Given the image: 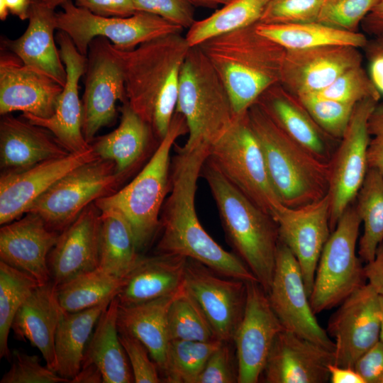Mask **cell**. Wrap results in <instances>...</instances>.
Returning <instances> with one entry per match:
<instances>
[{
    "label": "cell",
    "mask_w": 383,
    "mask_h": 383,
    "mask_svg": "<svg viewBox=\"0 0 383 383\" xmlns=\"http://www.w3.org/2000/svg\"><path fill=\"white\" fill-rule=\"evenodd\" d=\"M209 147L200 144L187 148L174 145L170 189L160 213L162 234L156 253L180 255L197 260L223 276L257 282L234 252L225 250L209 235L198 218L195 209L197 182Z\"/></svg>",
    "instance_id": "6da1fadb"
},
{
    "label": "cell",
    "mask_w": 383,
    "mask_h": 383,
    "mask_svg": "<svg viewBox=\"0 0 383 383\" xmlns=\"http://www.w3.org/2000/svg\"><path fill=\"white\" fill-rule=\"evenodd\" d=\"M190 48L185 36L177 33L147 41L132 50H118L128 104L159 142L175 113L180 71Z\"/></svg>",
    "instance_id": "7a4b0ae2"
},
{
    "label": "cell",
    "mask_w": 383,
    "mask_h": 383,
    "mask_svg": "<svg viewBox=\"0 0 383 383\" xmlns=\"http://www.w3.org/2000/svg\"><path fill=\"white\" fill-rule=\"evenodd\" d=\"M255 25L211 38L198 45L226 87L236 115L280 83L287 50L260 34Z\"/></svg>",
    "instance_id": "3957f363"
},
{
    "label": "cell",
    "mask_w": 383,
    "mask_h": 383,
    "mask_svg": "<svg viewBox=\"0 0 383 383\" xmlns=\"http://www.w3.org/2000/svg\"><path fill=\"white\" fill-rule=\"evenodd\" d=\"M200 176L209 185L229 245L267 293L279 242L277 223L234 187L208 158Z\"/></svg>",
    "instance_id": "277c9868"
},
{
    "label": "cell",
    "mask_w": 383,
    "mask_h": 383,
    "mask_svg": "<svg viewBox=\"0 0 383 383\" xmlns=\"http://www.w3.org/2000/svg\"><path fill=\"white\" fill-rule=\"evenodd\" d=\"M247 116L272 187L283 204L296 208L328 194L330 162L320 160L292 139L257 102L249 107Z\"/></svg>",
    "instance_id": "5b68a950"
},
{
    "label": "cell",
    "mask_w": 383,
    "mask_h": 383,
    "mask_svg": "<svg viewBox=\"0 0 383 383\" xmlns=\"http://www.w3.org/2000/svg\"><path fill=\"white\" fill-rule=\"evenodd\" d=\"M184 117L175 111L166 135L140 172L123 188L98 199L100 210L114 209L129 223L138 251L160 231V217L170 189L171 150L178 138L188 133Z\"/></svg>",
    "instance_id": "8992f818"
},
{
    "label": "cell",
    "mask_w": 383,
    "mask_h": 383,
    "mask_svg": "<svg viewBox=\"0 0 383 383\" xmlns=\"http://www.w3.org/2000/svg\"><path fill=\"white\" fill-rule=\"evenodd\" d=\"M175 111L187 124V148L212 145L237 116L226 87L198 46L189 48L182 64Z\"/></svg>",
    "instance_id": "52a82bcc"
},
{
    "label": "cell",
    "mask_w": 383,
    "mask_h": 383,
    "mask_svg": "<svg viewBox=\"0 0 383 383\" xmlns=\"http://www.w3.org/2000/svg\"><path fill=\"white\" fill-rule=\"evenodd\" d=\"M361 220L347 208L326 243L316 267L309 301L315 314L340 305L366 284L357 243Z\"/></svg>",
    "instance_id": "ba28073f"
},
{
    "label": "cell",
    "mask_w": 383,
    "mask_h": 383,
    "mask_svg": "<svg viewBox=\"0 0 383 383\" xmlns=\"http://www.w3.org/2000/svg\"><path fill=\"white\" fill-rule=\"evenodd\" d=\"M207 158L234 187L270 215L281 202L247 111L237 115L226 133L210 145Z\"/></svg>",
    "instance_id": "9c48e42d"
},
{
    "label": "cell",
    "mask_w": 383,
    "mask_h": 383,
    "mask_svg": "<svg viewBox=\"0 0 383 383\" xmlns=\"http://www.w3.org/2000/svg\"><path fill=\"white\" fill-rule=\"evenodd\" d=\"M61 7L56 14L57 29L65 33L84 55L96 37L107 38L119 50L129 51L161 36L182 33L184 29L147 12L137 11L128 17H104L76 6L72 0Z\"/></svg>",
    "instance_id": "30bf717a"
},
{
    "label": "cell",
    "mask_w": 383,
    "mask_h": 383,
    "mask_svg": "<svg viewBox=\"0 0 383 383\" xmlns=\"http://www.w3.org/2000/svg\"><path fill=\"white\" fill-rule=\"evenodd\" d=\"M122 182L112 161L96 157L63 176L26 213H38L50 229L60 233L89 204L116 192Z\"/></svg>",
    "instance_id": "8fae6325"
},
{
    "label": "cell",
    "mask_w": 383,
    "mask_h": 383,
    "mask_svg": "<svg viewBox=\"0 0 383 383\" xmlns=\"http://www.w3.org/2000/svg\"><path fill=\"white\" fill-rule=\"evenodd\" d=\"M82 99V133L88 143L117 116L116 103L128 102L118 49L106 38H94L88 48Z\"/></svg>",
    "instance_id": "7c38bea8"
},
{
    "label": "cell",
    "mask_w": 383,
    "mask_h": 383,
    "mask_svg": "<svg viewBox=\"0 0 383 383\" xmlns=\"http://www.w3.org/2000/svg\"><path fill=\"white\" fill-rule=\"evenodd\" d=\"M366 99L355 104L347 128L330 160V227L331 232L351 205L368 170V119L378 104Z\"/></svg>",
    "instance_id": "4fadbf2b"
},
{
    "label": "cell",
    "mask_w": 383,
    "mask_h": 383,
    "mask_svg": "<svg viewBox=\"0 0 383 383\" xmlns=\"http://www.w3.org/2000/svg\"><path fill=\"white\" fill-rule=\"evenodd\" d=\"M267 294L284 330L334 351V341L320 326L312 311L299 265L280 240L272 280Z\"/></svg>",
    "instance_id": "5bb4252c"
},
{
    "label": "cell",
    "mask_w": 383,
    "mask_h": 383,
    "mask_svg": "<svg viewBox=\"0 0 383 383\" xmlns=\"http://www.w3.org/2000/svg\"><path fill=\"white\" fill-rule=\"evenodd\" d=\"M184 288L217 338L233 341L245 308L246 282L223 276L203 263L187 258Z\"/></svg>",
    "instance_id": "9a60e30c"
},
{
    "label": "cell",
    "mask_w": 383,
    "mask_h": 383,
    "mask_svg": "<svg viewBox=\"0 0 383 383\" xmlns=\"http://www.w3.org/2000/svg\"><path fill=\"white\" fill-rule=\"evenodd\" d=\"M381 319L379 295L368 283L347 297L331 316L326 330L335 340L333 364L353 368L379 340Z\"/></svg>",
    "instance_id": "2e32d148"
},
{
    "label": "cell",
    "mask_w": 383,
    "mask_h": 383,
    "mask_svg": "<svg viewBox=\"0 0 383 383\" xmlns=\"http://www.w3.org/2000/svg\"><path fill=\"white\" fill-rule=\"evenodd\" d=\"M271 216L277 224L279 240L296 257L309 297L316 267L331 230L330 198L296 208L277 204Z\"/></svg>",
    "instance_id": "e0dca14e"
},
{
    "label": "cell",
    "mask_w": 383,
    "mask_h": 383,
    "mask_svg": "<svg viewBox=\"0 0 383 383\" xmlns=\"http://www.w3.org/2000/svg\"><path fill=\"white\" fill-rule=\"evenodd\" d=\"M243 318L233 342L238 362V383H257L277 334L284 330L267 294L257 281L246 282Z\"/></svg>",
    "instance_id": "ac0fdd59"
},
{
    "label": "cell",
    "mask_w": 383,
    "mask_h": 383,
    "mask_svg": "<svg viewBox=\"0 0 383 383\" xmlns=\"http://www.w3.org/2000/svg\"><path fill=\"white\" fill-rule=\"evenodd\" d=\"M55 39L65 66L67 79L55 112L46 118L28 113L22 116L48 130L69 152H80L91 148L82 133V106L79 96V82L85 72L87 56L78 51L65 33L58 30Z\"/></svg>",
    "instance_id": "d6986e66"
},
{
    "label": "cell",
    "mask_w": 383,
    "mask_h": 383,
    "mask_svg": "<svg viewBox=\"0 0 383 383\" xmlns=\"http://www.w3.org/2000/svg\"><path fill=\"white\" fill-rule=\"evenodd\" d=\"M98 157L91 148L80 152L41 162L15 172H1L0 224L26 213L31 204L63 176L78 166Z\"/></svg>",
    "instance_id": "ffe728a7"
},
{
    "label": "cell",
    "mask_w": 383,
    "mask_h": 383,
    "mask_svg": "<svg viewBox=\"0 0 383 383\" xmlns=\"http://www.w3.org/2000/svg\"><path fill=\"white\" fill-rule=\"evenodd\" d=\"M362 62L361 52L351 46L287 50L280 83L297 96L315 94Z\"/></svg>",
    "instance_id": "44dd1931"
},
{
    "label": "cell",
    "mask_w": 383,
    "mask_h": 383,
    "mask_svg": "<svg viewBox=\"0 0 383 383\" xmlns=\"http://www.w3.org/2000/svg\"><path fill=\"white\" fill-rule=\"evenodd\" d=\"M333 352L282 330L276 336L261 377L266 383H326Z\"/></svg>",
    "instance_id": "7402d4cb"
},
{
    "label": "cell",
    "mask_w": 383,
    "mask_h": 383,
    "mask_svg": "<svg viewBox=\"0 0 383 383\" xmlns=\"http://www.w3.org/2000/svg\"><path fill=\"white\" fill-rule=\"evenodd\" d=\"M63 87L45 73L24 65L19 58L1 55L0 114L21 111L39 118L55 112Z\"/></svg>",
    "instance_id": "603a6c76"
},
{
    "label": "cell",
    "mask_w": 383,
    "mask_h": 383,
    "mask_svg": "<svg viewBox=\"0 0 383 383\" xmlns=\"http://www.w3.org/2000/svg\"><path fill=\"white\" fill-rule=\"evenodd\" d=\"M60 233L38 213L28 212L0 229L1 261L22 271L40 284L51 280L48 256Z\"/></svg>",
    "instance_id": "cb8c5ba5"
},
{
    "label": "cell",
    "mask_w": 383,
    "mask_h": 383,
    "mask_svg": "<svg viewBox=\"0 0 383 383\" xmlns=\"http://www.w3.org/2000/svg\"><path fill=\"white\" fill-rule=\"evenodd\" d=\"M101 211L94 203L59 234L48 256L51 280L57 287L99 265Z\"/></svg>",
    "instance_id": "d4e9b609"
},
{
    "label": "cell",
    "mask_w": 383,
    "mask_h": 383,
    "mask_svg": "<svg viewBox=\"0 0 383 383\" xmlns=\"http://www.w3.org/2000/svg\"><path fill=\"white\" fill-rule=\"evenodd\" d=\"M256 102L292 139L320 160L330 162L340 140L316 123L297 96L277 83L266 89Z\"/></svg>",
    "instance_id": "484cf974"
},
{
    "label": "cell",
    "mask_w": 383,
    "mask_h": 383,
    "mask_svg": "<svg viewBox=\"0 0 383 383\" xmlns=\"http://www.w3.org/2000/svg\"><path fill=\"white\" fill-rule=\"evenodd\" d=\"M70 153L48 130L9 113L2 116L0 121L2 172H19Z\"/></svg>",
    "instance_id": "4316f807"
},
{
    "label": "cell",
    "mask_w": 383,
    "mask_h": 383,
    "mask_svg": "<svg viewBox=\"0 0 383 383\" xmlns=\"http://www.w3.org/2000/svg\"><path fill=\"white\" fill-rule=\"evenodd\" d=\"M56 14L55 10L32 2L25 32L15 40L7 39L4 44L24 65L45 73L64 87L67 72L55 41Z\"/></svg>",
    "instance_id": "83f0119b"
},
{
    "label": "cell",
    "mask_w": 383,
    "mask_h": 383,
    "mask_svg": "<svg viewBox=\"0 0 383 383\" xmlns=\"http://www.w3.org/2000/svg\"><path fill=\"white\" fill-rule=\"evenodd\" d=\"M63 313L57 298V286L50 280L40 284L33 292L18 311L11 328L18 339L28 340L38 348L46 365L55 372V333Z\"/></svg>",
    "instance_id": "f1b7e54d"
},
{
    "label": "cell",
    "mask_w": 383,
    "mask_h": 383,
    "mask_svg": "<svg viewBox=\"0 0 383 383\" xmlns=\"http://www.w3.org/2000/svg\"><path fill=\"white\" fill-rule=\"evenodd\" d=\"M187 261L174 255L141 256L123 279L117 295L119 304L135 305L177 293L184 286Z\"/></svg>",
    "instance_id": "f546056e"
},
{
    "label": "cell",
    "mask_w": 383,
    "mask_h": 383,
    "mask_svg": "<svg viewBox=\"0 0 383 383\" xmlns=\"http://www.w3.org/2000/svg\"><path fill=\"white\" fill-rule=\"evenodd\" d=\"M119 111L118 126L108 134L96 137L90 145L98 157L114 163L116 174L123 180L143 160L154 135L128 102Z\"/></svg>",
    "instance_id": "4dcf8cb0"
},
{
    "label": "cell",
    "mask_w": 383,
    "mask_h": 383,
    "mask_svg": "<svg viewBox=\"0 0 383 383\" xmlns=\"http://www.w3.org/2000/svg\"><path fill=\"white\" fill-rule=\"evenodd\" d=\"M118 306L116 296L97 321L86 346L82 364V367L93 365L98 369L104 383L134 382L126 353L119 338Z\"/></svg>",
    "instance_id": "1f68e13d"
},
{
    "label": "cell",
    "mask_w": 383,
    "mask_h": 383,
    "mask_svg": "<svg viewBox=\"0 0 383 383\" xmlns=\"http://www.w3.org/2000/svg\"><path fill=\"white\" fill-rule=\"evenodd\" d=\"M183 287L172 295L138 304H119L118 306V330L133 335L147 348L160 374L165 366L170 342L167 331L169 309Z\"/></svg>",
    "instance_id": "d6a6232c"
},
{
    "label": "cell",
    "mask_w": 383,
    "mask_h": 383,
    "mask_svg": "<svg viewBox=\"0 0 383 383\" xmlns=\"http://www.w3.org/2000/svg\"><path fill=\"white\" fill-rule=\"evenodd\" d=\"M111 301L80 311H64L55 338V372L70 382L79 372L87 343L97 321Z\"/></svg>",
    "instance_id": "836d02e7"
},
{
    "label": "cell",
    "mask_w": 383,
    "mask_h": 383,
    "mask_svg": "<svg viewBox=\"0 0 383 383\" xmlns=\"http://www.w3.org/2000/svg\"><path fill=\"white\" fill-rule=\"evenodd\" d=\"M256 30L286 50H303L323 46L365 48L368 40L360 32H351L318 21L265 24L257 23Z\"/></svg>",
    "instance_id": "e575fe53"
},
{
    "label": "cell",
    "mask_w": 383,
    "mask_h": 383,
    "mask_svg": "<svg viewBox=\"0 0 383 383\" xmlns=\"http://www.w3.org/2000/svg\"><path fill=\"white\" fill-rule=\"evenodd\" d=\"M101 211L99 267L124 279L140 258L133 231L126 218L118 211Z\"/></svg>",
    "instance_id": "d590c367"
},
{
    "label": "cell",
    "mask_w": 383,
    "mask_h": 383,
    "mask_svg": "<svg viewBox=\"0 0 383 383\" xmlns=\"http://www.w3.org/2000/svg\"><path fill=\"white\" fill-rule=\"evenodd\" d=\"M355 210L363 223L357 254L362 262L372 260L383 240V175L368 168L355 197Z\"/></svg>",
    "instance_id": "8d00e7d4"
},
{
    "label": "cell",
    "mask_w": 383,
    "mask_h": 383,
    "mask_svg": "<svg viewBox=\"0 0 383 383\" xmlns=\"http://www.w3.org/2000/svg\"><path fill=\"white\" fill-rule=\"evenodd\" d=\"M270 1L233 0L210 16L196 20L185 38L190 47H195L211 38L255 25Z\"/></svg>",
    "instance_id": "74e56055"
},
{
    "label": "cell",
    "mask_w": 383,
    "mask_h": 383,
    "mask_svg": "<svg viewBox=\"0 0 383 383\" xmlns=\"http://www.w3.org/2000/svg\"><path fill=\"white\" fill-rule=\"evenodd\" d=\"M123 281L97 267L57 286L58 301L65 312L91 309L115 298Z\"/></svg>",
    "instance_id": "f35d334b"
},
{
    "label": "cell",
    "mask_w": 383,
    "mask_h": 383,
    "mask_svg": "<svg viewBox=\"0 0 383 383\" xmlns=\"http://www.w3.org/2000/svg\"><path fill=\"white\" fill-rule=\"evenodd\" d=\"M40 284L26 273L0 260V357L11 360L9 335L14 318Z\"/></svg>",
    "instance_id": "ab89813d"
},
{
    "label": "cell",
    "mask_w": 383,
    "mask_h": 383,
    "mask_svg": "<svg viewBox=\"0 0 383 383\" xmlns=\"http://www.w3.org/2000/svg\"><path fill=\"white\" fill-rule=\"evenodd\" d=\"M221 340H170L166 353L163 382L197 383L203 369Z\"/></svg>",
    "instance_id": "60d3db41"
},
{
    "label": "cell",
    "mask_w": 383,
    "mask_h": 383,
    "mask_svg": "<svg viewBox=\"0 0 383 383\" xmlns=\"http://www.w3.org/2000/svg\"><path fill=\"white\" fill-rule=\"evenodd\" d=\"M167 331L170 340H218L202 311L184 287L169 309Z\"/></svg>",
    "instance_id": "b9f144b4"
},
{
    "label": "cell",
    "mask_w": 383,
    "mask_h": 383,
    "mask_svg": "<svg viewBox=\"0 0 383 383\" xmlns=\"http://www.w3.org/2000/svg\"><path fill=\"white\" fill-rule=\"evenodd\" d=\"M314 96L355 105L366 99L379 100L381 94L362 65L350 68Z\"/></svg>",
    "instance_id": "7bdbcfd3"
},
{
    "label": "cell",
    "mask_w": 383,
    "mask_h": 383,
    "mask_svg": "<svg viewBox=\"0 0 383 383\" xmlns=\"http://www.w3.org/2000/svg\"><path fill=\"white\" fill-rule=\"evenodd\" d=\"M298 97L316 123L328 135L340 140L347 128L355 105L323 99L313 94Z\"/></svg>",
    "instance_id": "ee69618b"
},
{
    "label": "cell",
    "mask_w": 383,
    "mask_h": 383,
    "mask_svg": "<svg viewBox=\"0 0 383 383\" xmlns=\"http://www.w3.org/2000/svg\"><path fill=\"white\" fill-rule=\"evenodd\" d=\"M379 0H324L317 21L336 28H357Z\"/></svg>",
    "instance_id": "f6af8a7d"
},
{
    "label": "cell",
    "mask_w": 383,
    "mask_h": 383,
    "mask_svg": "<svg viewBox=\"0 0 383 383\" xmlns=\"http://www.w3.org/2000/svg\"><path fill=\"white\" fill-rule=\"evenodd\" d=\"M324 0H270L259 23L289 24L317 21Z\"/></svg>",
    "instance_id": "bcb514c9"
},
{
    "label": "cell",
    "mask_w": 383,
    "mask_h": 383,
    "mask_svg": "<svg viewBox=\"0 0 383 383\" xmlns=\"http://www.w3.org/2000/svg\"><path fill=\"white\" fill-rule=\"evenodd\" d=\"M11 365L3 375L0 383H67L68 379L60 376L46 365L43 366L38 355L14 350Z\"/></svg>",
    "instance_id": "7dc6e473"
},
{
    "label": "cell",
    "mask_w": 383,
    "mask_h": 383,
    "mask_svg": "<svg viewBox=\"0 0 383 383\" xmlns=\"http://www.w3.org/2000/svg\"><path fill=\"white\" fill-rule=\"evenodd\" d=\"M118 333L132 370L134 382H163L159 369L147 348L133 335L119 330Z\"/></svg>",
    "instance_id": "c3c4849f"
},
{
    "label": "cell",
    "mask_w": 383,
    "mask_h": 383,
    "mask_svg": "<svg viewBox=\"0 0 383 383\" xmlns=\"http://www.w3.org/2000/svg\"><path fill=\"white\" fill-rule=\"evenodd\" d=\"M233 343L221 341L206 362L197 383L238 382V362Z\"/></svg>",
    "instance_id": "681fc988"
},
{
    "label": "cell",
    "mask_w": 383,
    "mask_h": 383,
    "mask_svg": "<svg viewBox=\"0 0 383 383\" xmlns=\"http://www.w3.org/2000/svg\"><path fill=\"white\" fill-rule=\"evenodd\" d=\"M136 12H147L189 28L196 21L191 0H133Z\"/></svg>",
    "instance_id": "f907efd6"
},
{
    "label": "cell",
    "mask_w": 383,
    "mask_h": 383,
    "mask_svg": "<svg viewBox=\"0 0 383 383\" xmlns=\"http://www.w3.org/2000/svg\"><path fill=\"white\" fill-rule=\"evenodd\" d=\"M370 142L367 150L368 168L383 175V104H377L367 122Z\"/></svg>",
    "instance_id": "816d5d0a"
},
{
    "label": "cell",
    "mask_w": 383,
    "mask_h": 383,
    "mask_svg": "<svg viewBox=\"0 0 383 383\" xmlns=\"http://www.w3.org/2000/svg\"><path fill=\"white\" fill-rule=\"evenodd\" d=\"M353 368L365 383H383V343L377 342L360 357Z\"/></svg>",
    "instance_id": "f5cc1de1"
},
{
    "label": "cell",
    "mask_w": 383,
    "mask_h": 383,
    "mask_svg": "<svg viewBox=\"0 0 383 383\" xmlns=\"http://www.w3.org/2000/svg\"><path fill=\"white\" fill-rule=\"evenodd\" d=\"M76 6L104 17H128L136 11L133 0H73Z\"/></svg>",
    "instance_id": "db71d44e"
},
{
    "label": "cell",
    "mask_w": 383,
    "mask_h": 383,
    "mask_svg": "<svg viewBox=\"0 0 383 383\" xmlns=\"http://www.w3.org/2000/svg\"><path fill=\"white\" fill-rule=\"evenodd\" d=\"M368 284L379 295L383 296V240L378 245L374 258L363 267Z\"/></svg>",
    "instance_id": "11a10c76"
},
{
    "label": "cell",
    "mask_w": 383,
    "mask_h": 383,
    "mask_svg": "<svg viewBox=\"0 0 383 383\" xmlns=\"http://www.w3.org/2000/svg\"><path fill=\"white\" fill-rule=\"evenodd\" d=\"M370 62L369 76L380 94H383V52L365 47Z\"/></svg>",
    "instance_id": "9f6ffc18"
},
{
    "label": "cell",
    "mask_w": 383,
    "mask_h": 383,
    "mask_svg": "<svg viewBox=\"0 0 383 383\" xmlns=\"http://www.w3.org/2000/svg\"><path fill=\"white\" fill-rule=\"evenodd\" d=\"M32 0H0V19L5 21L9 13L22 21L28 19Z\"/></svg>",
    "instance_id": "6f0895ef"
},
{
    "label": "cell",
    "mask_w": 383,
    "mask_h": 383,
    "mask_svg": "<svg viewBox=\"0 0 383 383\" xmlns=\"http://www.w3.org/2000/svg\"><path fill=\"white\" fill-rule=\"evenodd\" d=\"M361 24L365 32L374 36L383 33V0L378 1Z\"/></svg>",
    "instance_id": "680465c9"
},
{
    "label": "cell",
    "mask_w": 383,
    "mask_h": 383,
    "mask_svg": "<svg viewBox=\"0 0 383 383\" xmlns=\"http://www.w3.org/2000/svg\"><path fill=\"white\" fill-rule=\"evenodd\" d=\"M330 382L332 383H365L362 377L352 367L329 365Z\"/></svg>",
    "instance_id": "91938a15"
},
{
    "label": "cell",
    "mask_w": 383,
    "mask_h": 383,
    "mask_svg": "<svg viewBox=\"0 0 383 383\" xmlns=\"http://www.w3.org/2000/svg\"><path fill=\"white\" fill-rule=\"evenodd\" d=\"M74 383H99L102 382L100 372L93 365L82 367L78 374L72 381Z\"/></svg>",
    "instance_id": "94428289"
},
{
    "label": "cell",
    "mask_w": 383,
    "mask_h": 383,
    "mask_svg": "<svg viewBox=\"0 0 383 383\" xmlns=\"http://www.w3.org/2000/svg\"><path fill=\"white\" fill-rule=\"evenodd\" d=\"M195 6L215 8L218 5H226L233 0H191Z\"/></svg>",
    "instance_id": "6125c7cd"
},
{
    "label": "cell",
    "mask_w": 383,
    "mask_h": 383,
    "mask_svg": "<svg viewBox=\"0 0 383 383\" xmlns=\"http://www.w3.org/2000/svg\"><path fill=\"white\" fill-rule=\"evenodd\" d=\"M365 47L383 52V33L375 35L374 39L368 40Z\"/></svg>",
    "instance_id": "be15d7a7"
},
{
    "label": "cell",
    "mask_w": 383,
    "mask_h": 383,
    "mask_svg": "<svg viewBox=\"0 0 383 383\" xmlns=\"http://www.w3.org/2000/svg\"><path fill=\"white\" fill-rule=\"evenodd\" d=\"M70 0H32V2H36L42 4L49 9L55 10L56 7L62 6Z\"/></svg>",
    "instance_id": "e7e4bbea"
},
{
    "label": "cell",
    "mask_w": 383,
    "mask_h": 383,
    "mask_svg": "<svg viewBox=\"0 0 383 383\" xmlns=\"http://www.w3.org/2000/svg\"><path fill=\"white\" fill-rule=\"evenodd\" d=\"M381 307H382V319L379 333V340L383 343V296H379Z\"/></svg>",
    "instance_id": "03108f58"
}]
</instances>
